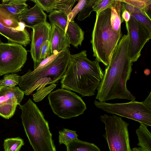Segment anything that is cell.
<instances>
[{
	"instance_id": "cell-1",
	"label": "cell",
	"mask_w": 151,
	"mask_h": 151,
	"mask_svg": "<svg viewBox=\"0 0 151 151\" xmlns=\"http://www.w3.org/2000/svg\"><path fill=\"white\" fill-rule=\"evenodd\" d=\"M132 63L129 55L128 35H124L106 68L103 78L97 88L96 99L101 102L116 99L135 100V96L128 90L126 85L130 77Z\"/></svg>"
},
{
	"instance_id": "cell-2",
	"label": "cell",
	"mask_w": 151,
	"mask_h": 151,
	"mask_svg": "<svg viewBox=\"0 0 151 151\" xmlns=\"http://www.w3.org/2000/svg\"><path fill=\"white\" fill-rule=\"evenodd\" d=\"M104 72L97 60L87 57L86 51L70 54L67 68L61 79L62 88L76 92L83 96L95 95Z\"/></svg>"
},
{
	"instance_id": "cell-3",
	"label": "cell",
	"mask_w": 151,
	"mask_h": 151,
	"mask_svg": "<svg viewBox=\"0 0 151 151\" xmlns=\"http://www.w3.org/2000/svg\"><path fill=\"white\" fill-rule=\"evenodd\" d=\"M69 48L60 52L56 58L48 65L32 71L30 69L20 76L19 87L26 95L30 94L36 89L34 95L43 97L50 92L45 86L54 84L64 76L69 63L70 55Z\"/></svg>"
},
{
	"instance_id": "cell-4",
	"label": "cell",
	"mask_w": 151,
	"mask_h": 151,
	"mask_svg": "<svg viewBox=\"0 0 151 151\" xmlns=\"http://www.w3.org/2000/svg\"><path fill=\"white\" fill-rule=\"evenodd\" d=\"M26 135L34 151H57L48 122L31 99L19 105Z\"/></svg>"
},
{
	"instance_id": "cell-5",
	"label": "cell",
	"mask_w": 151,
	"mask_h": 151,
	"mask_svg": "<svg viewBox=\"0 0 151 151\" xmlns=\"http://www.w3.org/2000/svg\"><path fill=\"white\" fill-rule=\"evenodd\" d=\"M111 8L96 13L91 42L95 60L109 65L112 53L122 36L113 29L111 22Z\"/></svg>"
},
{
	"instance_id": "cell-6",
	"label": "cell",
	"mask_w": 151,
	"mask_h": 151,
	"mask_svg": "<svg viewBox=\"0 0 151 151\" xmlns=\"http://www.w3.org/2000/svg\"><path fill=\"white\" fill-rule=\"evenodd\" d=\"M48 99L53 112L63 119H70L83 114L87 109L81 97L65 89H58L50 92Z\"/></svg>"
},
{
	"instance_id": "cell-7",
	"label": "cell",
	"mask_w": 151,
	"mask_h": 151,
	"mask_svg": "<svg viewBox=\"0 0 151 151\" xmlns=\"http://www.w3.org/2000/svg\"><path fill=\"white\" fill-rule=\"evenodd\" d=\"M105 124L103 136L106 141L110 151H132L130 145L129 124L121 117L105 114L100 116Z\"/></svg>"
},
{
	"instance_id": "cell-8",
	"label": "cell",
	"mask_w": 151,
	"mask_h": 151,
	"mask_svg": "<svg viewBox=\"0 0 151 151\" xmlns=\"http://www.w3.org/2000/svg\"><path fill=\"white\" fill-rule=\"evenodd\" d=\"M96 107L107 113L130 119L151 126V109L143 102L131 100L124 103L111 104L95 100Z\"/></svg>"
},
{
	"instance_id": "cell-9",
	"label": "cell",
	"mask_w": 151,
	"mask_h": 151,
	"mask_svg": "<svg viewBox=\"0 0 151 151\" xmlns=\"http://www.w3.org/2000/svg\"><path fill=\"white\" fill-rule=\"evenodd\" d=\"M23 46L13 42H0V76L15 73L22 70L27 59Z\"/></svg>"
},
{
	"instance_id": "cell-10",
	"label": "cell",
	"mask_w": 151,
	"mask_h": 151,
	"mask_svg": "<svg viewBox=\"0 0 151 151\" xmlns=\"http://www.w3.org/2000/svg\"><path fill=\"white\" fill-rule=\"evenodd\" d=\"M25 25L0 4V34L9 41L26 47L31 42Z\"/></svg>"
},
{
	"instance_id": "cell-11",
	"label": "cell",
	"mask_w": 151,
	"mask_h": 151,
	"mask_svg": "<svg viewBox=\"0 0 151 151\" xmlns=\"http://www.w3.org/2000/svg\"><path fill=\"white\" fill-rule=\"evenodd\" d=\"M125 23L129 39V57L131 61L134 62L140 56L145 44L150 39L151 33L131 15Z\"/></svg>"
},
{
	"instance_id": "cell-12",
	"label": "cell",
	"mask_w": 151,
	"mask_h": 151,
	"mask_svg": "<svg viewBox=\"0 0 151 151\" xmlns=\"http://www.w3.org/2000/svg\"><path fill=\"white\" fill-rule=\"evenodd\" d=\"M32 31L31 36L30 52L34 62V70L40 63V57L41 49L44 42L50 40L51 24L46 21L30 27Z\"/></svg>"
},
{
	"instance_id": "cell-13",
	"label": "cell",
	"mask_w": 151,
	"mask_h": 151,
	"mask_svg": "<svg viewBox=\"0 0 151 151\" xmlns=\"http://www.w3.org/2000/svg\"><path fill=\"white\" fill-rule=\"evenodd\" d=\"M50 55L58 54L62 50L70 47V43L65 32L54 24H51Z\"/></svg>"
},
{
	"instance_id": "cell-14",
	"label": "cell",
	"mask_w": 151,
	"mask_h": 151,
	"mask_svg": "<svg viewBox=\"0 0 151 151\" xmlns=\"http://www.w3.org/2000/svg\"><path fill=\"white\" fill-rule=\"evenodd\" d=\"M20 22L30 28L46 21L47 15L41 8L35 4L32 7L27 8L17 16Z\"/></svg>"
},
{
	"instance_id": "cell-15",
	"label": "cell",
	"mask_w": 151,
	"mask_h": 151,
	"mask_svg": "<svg viewBox=\"0 0 151 151\" xmlns=\"http://www.w3.org/2000/svg\"><path fill=\"white\" fill-rule=\"evenodd\" d=\"M139 147H134L132 151H151V134L145 124L140 123L139 127L136 130Z\"/></svg>"
},
{
	"instance_id": "cell-16",
	"label": "cell",
	"mask_w": 151,
	"mask_h": 151,
	"mask_svg": "<svg viewBox=\"0 0 151 151\" xmlns=\"http://www.w3.org/2000/svg\"><path fill=\"white\" fill-rule=\"evenodd\" d=\"M65 33L70 44L77 48L81 45L84 39V32L74 21L69 22Z\"/></svg>"
},
{
	"instance_id": "cell-17",
	"label": "cell",
	"mask_w": 151,
	"mask_h": 151,
	"mask_svg": "<svg viewBox=\"0 0 151 151\" xmlns=\"http://www.w3.org/2000/svg\"><path fill=\"white\" fill-rule=\"evenodd\" d=\"M122 3L131 15L142 24L148 32L151 33V19L147 14L145 12L128 4L122 2Z\"/></svg>"
},
{
	"instance_id": "cell-18",
	"label": "cell",
	"mask_w": 151,
	"mask_h": 151,
	"mask_svg": "<svg viewBox=\"0 0 151 151\" xmlns=\"http://www.w3.org/2000/svg\"><path fill=\"white\" fill-rule=\"evenodd\" d=\"M24 92L18 87L0 86V103L16 98L20 102L23 98Z\"/></svg>"
},
{
	"instance_id": "cell-19",
	"label": "cell",
	"mask_w": 151,
	"mask_h": 151,
	"mask_svg": "<svg viewBox=\"0 0 151 151\" xmlns=\"http://www.w3.org/2000/svg\"><path fill=\"white\" fill-rule=\"evenodd\" d=\"M110 8V19L112 27L117 33L122 34L121 27L122 2L120 0H114Z\"/></svg>"
},
{
	"instance_id": "cell-20",
	"label": "cell",
	"mask_w": 151,
	"mask_h": 151,
	"mask_svg": "<svg viewBox=\"0 0 151 151\" xmlns=\"http://www.w3.org/2000/svg\"><path fill=\"white\" fill-rule=\"evenodd\" d=\"M26 0H4L1 5L8 12L16 17L28 8Z\"/></svg>"
},
{
	"instance_id": "cell-21",
	"label": "cell",
	"mask_w": 151,
	"mask_h": 151,
	"mask_svg": "<svg viewBox=\"0 0 151 151\" xmlns=\"http://www.w3.org/2000/svg\"><path fill=\"white\" fill-rule=\"evenodd\" d=\"M67 151H101L95 144L78 139L66 146Z\"/></svg>"
},
{
	"instance_id": "cell-22",
	"label": "cell",
	"mask_w": 151,
	"mask_h": 151,
	"mask_svg": "<svg viewBox=\"0 0 151 151\" xmlns=\"http://www.w3.org/2000/svg\"><path fill=\"white\" fill-rule=\"evenodd\" d=\"M51 24H54L65 32L68 25V17L62 12L54 10L48 15Z\"/></svg>"
},
{
	"instance_id": "cell-23",
	"label": "cell",
	"mask_w": 151,
	"mask_h": 151,
	"mask_svg": "<svg viewBox=\"0 0 151 151\" xmlns=\"http://www.w3.org/2000/svg\"><path fill=\"white\" fill-rule=\"evenodd\" d=\"M20 103L15 98L0 103V116L6 119L11 118L14 114L17 106L20 104Z\"/></svg>"
},
{
	"instance_id": "cell-24",
	"label": "cell",
	"mask_w": 151,
	"mask_h": 151,
	"mask_svg": "<svg viewBox=\"0 0 151 151\" xmlns=\"http://www.w3.org/2000/svg\"><path fill=\"white\" fill-rule=\"evenodd\" d=\"M59 144H64L66 146L69 143L78 139L76 131L64 129L59 132Z\"/></svg>"
},
{
	"instance_id": "cell-25",
	"label": "cell",
	"mask_w": 151,
	"mask_h": 151,
	"mask_svg": "<svg viewBox=\"0 0 151 151\" xmlns=\"http://www.w3.org/2000/svg\"><path fill=\"white\" fill-rule=\"evenodd\" d=\"M23 139L19 137L9 138L4 140V151H19L24 145Z\"/></svg>"
},
{
	"instance_id": "cell-26",
	"label": "cell",
	"mask_w": 151,
	"mask_h": 151,
	"mask_svg": "<svg viewBox=\"0 0 151 151\" xmlns=\"http://www.w3.org/2000/svg\"><path fill=\"white\" fill-rule=\"evenodd\" d=\"M76 0H57L54 6V9H57L64 13L67 17L70 13Z\"/></svg>"
},
{
	"instance_id": "cell-27",
	"label": "cell",
	"mask_w": 151,
	"mask_h": 151,
	"mask_svg": "<svg viewBox=\"0 0 151 151\" xmlns=\"http://www.w3.org/2000/svg\"><path fill=\"white\" fill-rule=\"evenodd\" d=\"M20 78V76L15 73L6 74L0 80V86L15 87L19 85Z\"/></svg>"
},
{
	"instance_id": "cell-28",
	"label": "cell",
	"mask_w": 151,
	"mask_h": 151,
	"mask_svg": "<svg viewBox=\"0 0 151 151\" xmlns=\"http://www.w3.org/2000/svg\"><path fill=\"white\" fill-rule=\"evenodd\" d=\"M121 1L127 3L147 13L150 10L151 0H120Z\"/></svg>"
},
{
	"instance_id": "cell-29",
	"label": "cell",
	"mask_w": 151,
	"mask_h": 151,
	"mask_svg": "<svg viewBox=\"0 0 151 151\" xmlns=\"http://www.w3.org/2000/svg\"><path fill=\"white\" fill-rule=\"evenodd\" d=\"M98 0H86L85 6L78 13L77 19L79 21H83L87 17L90 16L91 12L93 11L92 7Z\"/></svg>"
},
{
	"instance_id": "cell-30",
	"label": "cell",
	"mask_w": 151,
	"mask_h": 151,
	"mask_svg": "<svg viewBox=\"0 0 151 151\" xmlns=\"http://www.w3.org/2000/svg\"><path fill=\"white\" fill-rule=\"evenodd\" d=\"M32 1L38 5L43 11L50 13L55 9L54 6L57 0H34Z\"/></svg>"
},
{
	"instance_id": "cell-31",
	"label": "cell",
	"mask_w": 151,
	"mask_h": 151,
	"mask_svg": "<svg viewBox=\"0 0 151 151\" xmlns=\"http://www.w3.org/2000/svg\"><path fill=\"white\" fill-rule=\"evenodd\" d=\"M114 0H98L93 5L92 8L93 11L99 13L108 8H110Z\"/></svg>"
},
{
	"instance_id": "cell-32",
	"label": "cell",
	"mask_w": 151,
	"mask_h": 151,
	"mask_svg": "<svg viewBox=\"0 0 151 151\" xmlns=\"http://www.w3.org/2000/svg\"><path fill=\"white\" fill-rule=\"evenodd\" d=\"M86 3V0H80L73 9L71 10L70 13L68 16V24L69 22L73 21L74 19L78 14L84 8Z\"/></svg>"
},
{
	"instance_id": "cell-33",
	"label": "cell",
	"mask_w": 151,
	"mask_h": 151,
	"mask_svg": "<svg viewBox=\"0 0 151 151\" xmlns=\"http://www.w3.org/2000/svg\"><path fill=\"white\" fill-rule=\"evenodd\" d=\"M50 50L49 40H47L44 42L41 48L40 57V63L43 60L50 55Z\"/></svg>"
},
{
	"instance_id": "cell-34",
	"label": "cell",
	"mask_w": 151,
	"mask_h": 151,
	"mask_svg": "<svg viewBox=\"0 0 151 151\" xmlns=\"http://www.w3.org/2000/svg\"><path fill=\"white\" fill-rule=\"evenodd\" d=\"M59 52L57 54L50 55L43 60L39 64L37 68L35 69H38L41 68L50 64L56 58L58 55Z\"/></svg>"
},
{
	"instance_id": "cell-35",
	"label": "cell",
	"mask_w": 151,
	"mask_h": 151,
	"mask_svg": "<svg viewBox=\"0 0 151 151\" xmlns=\"http://www.w3.org/2000/svg\"><path fill=\"white\" fill-rule=\"evenodd\" d=\"M122 18H121V23L124 21L128 22L130 19L131 17L130 14L125 9L122 3Z\"/></svg>"
},
{
	"instance_id": "cell-36",
	"label": "cell",
	"mask_w": 151,
	"mask_h": 151,
	"mask_svg": "<svg viewBox=\"0 0 151 151\" xmlns=\"http://www.w3.org/2000/svg\"><path fill=\"white\" fill-rule=\"evenodd\" d=\"M143 103L150 108L151 109V92L146 99L143 101Z\"/></svg>"
},
{
	"instance_id": "cell-37",
	"label": "cell",
	"mask_w": 151,
	"mask_h": 151,
	"mask_svg": "<svg viewBox=\"0 0 151 151\" xmlns=\"http://www.w3.org/2000/svg\"><path fill=\"white\" fill-rule=\"evenodd\" d=\"M144 74L145 75L148 76L150 74V71L149 69L146 68L144 70Z\"/></svg>"
},
{
	"instance_id": "cell-38",
	"label": "cell",
	"mask_w": 151,
	"mask_h": 151,
	"mask_svg": "<svg viewBox=\"0 0 151 151\" xmlns=\"http://www.w3.org/2000/svg\"><path fill=\"white\" fill-rule=\"evenodd\" d=\"M0 42H1V41H0Z\"/></svg>"
}]
</instances>
